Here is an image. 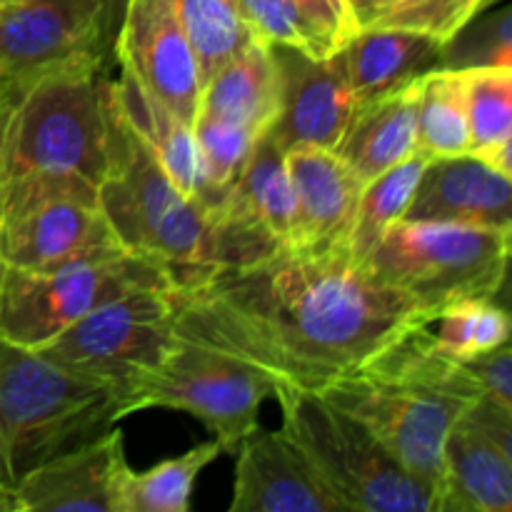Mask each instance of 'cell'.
Instances as JSON below:
<instances>
[{"mask_svg":"<svg viewBox=\"0 0 512 512\" xmlns=\"http://www.w3.org/2000/svg\"><path fill=\"white\" fill-rule=\"evenodd\" d=\"M175 335L208 345L273 385L320 393L430 318L350 258L348 248H285L208 268L170 288Z\"/></svg>","mask_w":512,"mask_h":512,"instance_id":"1","label":"cell"},{"mask_svg":"<svg viewBox=\"0 0 512 512\" xmlns=\"http://www.w3.org/2000/svg\"><path fill=\"white\" fill-rule=\"evenodd\" d=\"M318 395L360 420L440 500L445 435L480 390L423 325Z\"/></svg>","mask_w":512,"mask_h":512,"instance_id":"2","label":"cell"},{"mask_svg":"<svg viewBox=\"0 0 512 512\" xmlns=\"http://www.w3.org/2000/svg\"><path fill=\"white\" fill-rule=\"evenodd\" d=\"M125 418L120 388L80 378L0 340V485L108 433Z\"/></svg>","mask_w":512,"mask_h":512,"instance_id":"3","label":"cell"},{"mask_svg":"<svg viewBox=\"0 0 512 512\" xmlns=\"http://www.w3.org/2000/svg\"><path fill=\"white\" fill-rule=\"evenodd\" d=\"M115 113L105 60L48 75L10 108L0 183L20 175L78 178L98 188L113 165Z\"/></svg>","mask_w":512,"mask_h":512,"instance_id":"4","label":"cell"},{"mask_svg":"<svg viewBox=\"0 0 512 512\" xmlns=\"http://www.w3.org/2000/svg\"><path fill=\"white\" fill-rule=\"evenodd\" d=\"M98 208L120 248L168 270L173 288L213 268L208 213L170 180L118 113L113 165L98 185Z\"/></svg>","mask_w":512,"mask_h":512,"instance_id":"5","label":"cell"},{"mask_svg":"<svg viewBox=\"0 0 512 512\" xmlns=\"http://www.w3.org/2000/svg\"><path fill=\"white\" fill-rule=\"evenodd\" d=\"M283 433L298 445L345 512H438V498L410 475L353 415L323 395L288 390L275 395Z\"/></svg>","mask_w":512,"mask_h":512,"instance_id":"6","label":"cell"},{"mask_svg":"<svg viewBox=\"0 0 512 512\" xmlns=\"http://www.w3.org/2000/svg\"><path fill=\"white\" fill-rule=\"evenodd\" d=\"M512 230L460 223L400 220L385 233L365 268L418 305L430 323L458 300H495L505 283Z\"/></svg>","mask_w":512,"mask_h":512,"instance_id":"7","label":"cell"},{"mask_svg":"<svg viewBox=\"0 0 512 512\" xmlns=\"http://www.w3.org/2000/svg\"><path fill=\"white\" fill-rule=\"evenodd\" d=\"M125 253L98 208V188L78 178L20 175L0 183V255L8 268L48 273Z\"/></svg>","mask_w":512,"mask_h":512,"instance_id":"8","label":"cell"},{"mask_svg":"<svg viewBox=\"0 0 512 512\" xmlns=\"http://www.w3.org/2000/svg\"><path fill=\"white\" fill-rule=\"evenodd\" d=\"M273 398V385L240 360L175 335L173 348L155 368L123 388L125 415L145 408H173L198 418L223 453L258 428L260 405Z\"/></svg>","mask_w":512,"mask_h":512,"instance_id":"9","label":"cell"},{"mask_svg":"<svg viewBox=\"0 0 512 512\" xmlns=\"http://www.w3.org/2000/svg\"><path fill=\"white\" fill-rule=\"evenodd\" d=\"M148 285H173L168 270L130 253L83 260L48 273L5 268L0 340L40 350L98 305Z\"/></svg>","mask_w":512,"mask_h":512,"instance_id":"10","label":"cell"},{"mask_svg":"<svg viewBox=\"0 0 512 512\" xmlns=\"http://www.w3.org/2000/svg\"><path fill=\"white\" fill-rule=\"evenodd\" d=\"M173 285H148L98 305L35 353L80 378L120 388L148 373L175 343Z\"/></svg>","mask_w":512,"mask_h":512,"instance_id":"11","label":"cell"},{"mask_svg":"<svg viewBox=\"0 0 512 512\" xmlns=\"http://www.w3.org/2000/svg\"><path fill=\"white\" fill-rule=\"evenodd\" d=\"M113 18L65 0L0 5V108H13L48 75L105 60Z\"/></svg>","mask_w":512,"mask_h":512,"instance_id":"12","label":"cell"},{"mask_svg":"<svg viewBox=\"0 0 512 512\" xmlns=\"http://www.w3.org/2000/svg\"><path fill=\"white\" fill-rule=\"evenodd\" d=\"M213 268L243 265L298 245V208L285 150L270 133L255 140L248 165L208 213Z\"/></svg>","mask_w":512,"mask_h":512,"instance_id":"13","label":"cell"},{"mask_svg":"<svg viewBox=\"0 0 512 512\" xmlns=\"http://www.w3.org/2000/svg\"><path fill=\"white\" fill-rule=\"evenodd\" d=\"M115 58L193 125L200 103V70L173 0H123Z\"/></svg>","mask_w":512,"mask_h":512,"instance_id":"14","label":"cell"},{"mask_svg":"<svg viewBox=\"0 0 512 512\" xmlns=\"http://www.w3.org/2000/svg\"><path fill=\"white\" fill-rule=\"evenodd\" d=\"M280 70V113L270 138L283 150L298 145L335 150L348 130L358 100L350 90L340 50L313 58L288 45H273Z\"/></svg>","mask_w":512,"mask_h":512,"instance_id":"15","label":"cell"},{"mask_svg":"<svg viewBox=\"0 0 512 512\" xmlns=\"http://www.w3.org/2000/svg\"><path fill=\"white\" fill-rule=\"evenodd\" d=\"M235 453L230 512H345L283 430L253 428Z\"/></svg>","mask_w":512,"mask_h":512,"instance_id":"16","label":"cell"},{"mask_svg":"<svg viewBox=\"0 0 512 512\" xmlns=\"http://www.w3.org/2000/svg\"><path fill=\"white\" fill-rule=\"evenodd\" d=\"M125 468L123 433L115 425L30 470L13 490L18 512H118V485Z\"/></svg>","mask_w":512,"mask_h":512,"instance_id":"17","label":"cell"},{"mask_svg":"<svg viewBox=\"0 0 512 512\" xmlns=\"http://www.w3.org/2000/svg\"><path fill=\"white\" fill-rule=\"evenodd\" d=\"M405 220L512 230V180L475 155L425 165Z\"/></svg>","mask_w":512,"mask_h":512,"instance_id":"18","label":"cell"},{"mask_svg":"<svg viewBox=\"0 0 512 512\" xmlns=\"http://www.w3.org/2000/svg\"><path fill=\"white\" fill-rule=\"evenodd\" d=\"M298 208V245L310 253L348 248L355 208L363 185L348 165L325 148L298 145L285 150Z\"/></svg>","mask_w":512,"mask_h":512,"instance_id":"19","label":"cell"},{"mask_svg":"<svg viewBox=\"0 0 512 512\" xmlns=\"http://www.w3.org/2000/svg\"><path fill=\"white\" fill-rule=\"evenodd\" d=\"M443 40L413 30H355L340 50L358 105L395 93L438 68Z\"/></svg>","mask_w":512,"mask_h":512,"instance_id":"20","label":"cell"},{"mask_svg":"<svg viewBox=\"0 0 512 512\" xmlns=\"http://www.w3.org/2000/svg\"><path fill=\"white\" fill-rule=\"evenodd\" d=\"M418 85L420 78L355 110L333 153L348 165L360 185L418 153Z\"/></svg>","mask_w":512,"mask_h":512,"instance_id":"21","label":"cell"},{"mask_svg":"<svg viewBox=\"0 0 512 512\" xmlns=\"http://www.w3.org/2000/svg\"><path fill=\"white\" fill-rule=\"evenodd\" d=\"M110 98L120 120L163 165L170 180L185 195L198 200L200 165L193 128L158 95L150 93L125 65H118V78L110 80Z\"/></svg>","mask_w":512,"mask_h":512,"instance_id":"22","label":"cell"},{"mask_svg":"<svg viewBox=\"0 0 512 512\" xmlns=\"http://www.w3.org/2000/svg\"><path fill=\"white\" fill-rule=\"evenodd\" d=\"M512 458L465 420H455L443 443L438 512H510Z\"/></svg>","mask_w":512,"mask_h":512,"instance_id":"23","label":"cell"},{"mask_svg":"<svg viewBox=\"0 0 512 512\" xmlns=\"http://www.w3.org/2000/svg\"><path fill=\"white\" fill-rule=\"evenodd\" d=\"M200 110L258 135L268 133L280 113V70L273 45L253 38L225 60L200 88Z\"/></svg>","mask_w":512,"mask_h":512,"instance_id":"24","label":"cell"},{"mask_svg":"<svg viewBox=\"0 0 512 512\" xmlns=\"http://www.w3.org/2000/svg\"><path fill=\"white\" fill-rule=\"evenodd\" d=\"M468 155L512 175V68H463Z\"/></svg>","mask_w":512,"mask_h":512,"instance_id":"25","label":"cell"},{"mask_svg":"<svg viewBox=\"0 0 512 512\" xmlns=\"http://www.w3.org/2000/svg\"><path fill=\"white\" fill-rule=\"evenodd\" d=\"M220 455L223 445L213 438L145 473L125 468L118 485V512H188L195 480Z\"/></svg>","mask_w":512,"mask_h":512,"instance_id":"26","label":"cell"},{"mask_svg":"<svg viewBox=\"0 0 512 512\" xmlns=\"http://www.w3.org/2000/svg\"><path fill=\"white\" fill-rule=\"evenodd\" d=\"M428 163L430 160L415 153L413 158L403 160L400 165L385 170L383 175L363 185L358 208H355L353 228H350L348 235V253L355 263L365 268V263L373 255V250L378 248L380 240L385 238V233L395 223L405 220L420 175H423Z\"/></svg>","mask_w":512,"mask_h":512,"instance_id":"27","label":"cell"},{"mask_svg":"<svg viewBox=\"0 0 512 512\" xmlns=\"http://www.w3.org/2000/svg\"><path fill=\"white\" fill-rule=\"evenodd\" d=\"M418 153L425 160L468 155L463 75L453 68H433L418 85Z\"/></svg>","mask_w":512,"mask_h":512,"instance_id":"28","label":"cell"},{"mask_svg":"<svg viewBox=\"0 0 512 512\" xmlns=\"http://www.w3.org/2000/svg\"><path fill=\"white\" fill-rule=\"evenodd\" d=\"M358 30H413L448 43L500 0H345Z\"/></svg>","mask_w":512,"mask_h":512,"instance_id":"29","label":"cell"},{"mask_svg":"<svg viewBox=\"0 0 512 512\" xmlns=\"http://www.w3.org/2000/svg\"><path fill=\"white\" fill-rule=\"evenodd\" d=\"M190 128H193L200 165L198 203L203 205L205 213H210L240 178L260 135L233 120L203 110L195 115Z\"/></svg>","mask_w":512,"mask_h":512,"instance_id":"30","label":"cell"},{"mask_svg":"<svg viewBox=\"0 0 512 512\" xmlns=\"http://www.w3.org/2000/svg\"><path fill=\"white\" fill-rule=\"evenodd\" d=\"M173 5L193 45L203 88L205 80L253 40V35L240 20L235 0H173Z\"/></svg>","mask_w":512,"mask_h":512,"instance_id":"31","label":"cell"},{"mask_svg":"<svg viewBox=\"0 0 512 512\" xmlns=\"http://www.w3.org/2000/svg\"><path fill=\"white\" fill-rule=\"evenodd\" d=\"M428 328L435 348L453 360L475 358L510 343V318L493 300H458L445 305Z\"/></svg>","mask_w":512,"mask_h":512,"instance_id":"32","label":"cell"},{"mask_svg":"<svg viewBox=\"0 0 512 512\" xmlns=\"http://www.w3.org/2000/svg\"><path fill=\"white\" fill-rule=\"evenodd\" d=\"M512 68V13L500 8L480 13L443 45L438 68Z\"/></svg>","mask_w":512,"mask_h":512,"instance_id":"33","label":"cell"},{"mask_svg":"<svg viewBox=\"0 0 512 512\" xmlns=\"http://www.w3.org/2000/svg\"><path fill=\"white\" fill-rule=\"evenodd\" d=\"M235 3H238L240 20L253 38L268 45H288L300 53L313 55L308 30L293 0H235Z\"/></svg>","mask_w":512,"mask_h":512,"instance_id":"34","label":"cell"},{"mask_svg":"<svg viewBox=\"0 0 512 512\" xmlns=\"http://www.w3.org/2000/svg\"><path fill=\"white\" fill-rule=\"evenodd\" d=\"M293 5L308 30L315 58H330L343 50L358 30L345 0H293Z\"/></svg>","mask_w":512,"mask_h":512,"instance_id":"35","label":"cell"},{"mask_svg":"<svg viewBox=\"0 0 512 512\" xmlns=\"http://www.w3.org/2000/svg\"><path fill=\"white\" fill-rule=\"evenodd\" d=\"M465 373L478 385L480 395L512 408V350L510 343L498 345L493 350L460 360Z\"/></svg>","mask_w":512,"mask_h":512,"instance_id":"36","label":"cell"},{"mask_svg":"<svg viewBox=\"0 0 512 512\" xmlns=\"http://www.w3.org/2000/svg\"><path fill=\"white\" fill-rule=\"evenodd\" d=\"M65 3L80 5V8H85V10H93V13L110 15V18H113V13H115V0H65Z\"/></svg>","mask_w":512,"mask_h":512,"instance_id":"37","label":"cell"},{"mask_svg":"<svg viewBox=\"0 0 512 512\" xmlns=\"http://www.w3.org/2000/svg\"><path fill=\"white\" fill-rule=\"evenodd\" d=\"M0 512H18V503H15V493L0 485Z\"/></svg>","mask_w":512,"mask_h":512,"instance_id":"38","label":"cell"},{"mask_svg":"<svg viewBox=\"0 0 512 512\" xmlns=\"http://www.w3.org/2000/svg\"><path fill=\"white\" fill-rule=\"evenodd\" d=\"M8 113L10 108H0V150H3V133H5V123H8Z\"/></svg>","mask_w":512,"mask_h":512,"instance_id":"39","label":"cell"},{"mask_svg":"<svg viewBox=\"0 0 512 512\" xmlns=\"http://www.w3.org/2000/svg\"><path fill=\"white\" fill-rule=\"evenodd\" d=\"M5 268H8V265L3 263V255H0V280H3V275H5Z\"/></svg>","mask_w":512,"mask_h":512,"instance_id":"40","label":"cell"},{"mask_svg":"<svg viewBox=\"0 0 512 512\" xmlns=\"http://www.w3.org/2000/svg\"><path fill=\"white\" fill-rule=\"evenodd\" d=\"M3 3H8V0H0V5H3Z\"/></svg>","mask_w":512,"mask_h":512,"instance_id":"41","label":"cell"}]
</instances>
